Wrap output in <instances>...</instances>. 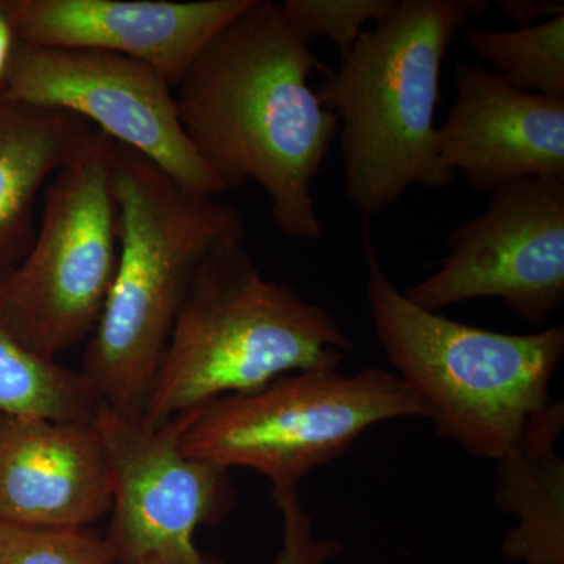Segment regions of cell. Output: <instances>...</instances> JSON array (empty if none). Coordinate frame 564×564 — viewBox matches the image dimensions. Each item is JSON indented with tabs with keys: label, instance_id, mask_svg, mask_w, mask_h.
<instances>
[{
	"label": "cell",
	"instance_id": "1",
	"mask_svg": "<svg viewBox=\"0 0 564 564\" xmlns=\"http://www.w3.org/2000/svg\"><path fill=\"white\" fill-rule=\"evenodd\" d=\"M282 3L252 0L196 55L174 88L185 135L226 191L254 182L274 226L293 240H318L313 185L339 121L311 87L328 73Z\"/></svg>",
	"mask_w": 564,
	"mask_h": 564
},
{
	"label": "cell",
	"instance_id": "2",
	"mask_svg": "<svg viewBox=\"0 0 564 564\" xmlns=\"http://www.w3.org/2000/svg\"><path fill=\"white\" fill-rule=\"evenodd\" d=\"M120 215L117 270L80 373L99 402L144 417L196 267L223 240H245L242 212L185 191L154 163L113 147Z\"/></svg>",
	"mask_w": 564,
	"mask_h": 564
},
{
	"label": "cell",
	"instance_id": "3",
	"mask_svg": "<svg viewBox=\"0 0 564 564\" xmlns=\"http://www.w3.org/2000/svg\"><path fill=\"white\" fill-rule=\"evenodd\" d=\"M488 0H397L362 33L317 95L339 121L344 187L367 217L413 187L444 188L454 176L437 150L441 69L467 22Z\"/></svg>",
	"mask_w": 564,
	"mask_h": 564
},
{
	"label": "cell",
	"instance_id": "4",
	"mask_svg": "<svg viewBox=\"0 0 564 564\" xmlns=\"http://www.w3.org/2000/svg\"><path fill=\"white\" fill-rule=\"evenodd\" d=\"M243 243L223 240L196 267L144 413L152 425L284 375L339 367L352 350L329 311L263 276Z\"/></svg>",
	"mask_w": 564,
	"mask_h": 564
},
{
	"label": "cell",
	"instance_id": "5",
	"mask_svg": "<svg viewBox=\"0 0 564 564\" xmlns=\"http://www.w3.org/2000/svg\"><path fill=\"white\" fill-rule=\"evenodd\" d=\"M366 296L397 377L429 404L436 433L475 458H500L551 403L564 326L489 332L422 310L384 272L366 231Z\"/></svg>",
	"mask_w": 564,
	"mask_h": 564
},
{
	"label": "cell",
	"instance_id": "6",
	"mask_svg": "<svg viewBox=\"0 0 564 564\" xmlns=\"http://www.w3.org/2000/svg\"><path fill=\"white\" fill-rule=\"evenodd\" d=\"M402 417L432 419V411L395 373L377 367L355 375L337 367L300 370L199 406L181 451L228 470L248 467L273 489H296L370 426Z\"/></svg>",
	"mask_w": 564,
	"mask_h": 564
},
{
	"label": "cell",
	"instance_id": "7",
	"mask_svg": "<svg viewBox=\"0 0 564 564\" xmlns=\"http://www.w3.org/2000/svg\"><path fill=\"white\" fill-rule=\"evenodd\" d=\"M113 147L95 131L52 177L28 254L0 280V322L47 359L90 339L109 296L120 248Z\"/></svg>",
	"mask_w": 564,
	"mask_h": 564
},
{
	"label": "cell",
	"instance_id": "8",
	"mask_svg": "<svg viewBox=\"0 0 564 564\" xmlns=\"http://www.w3.org/2000/svg\"><path fill=\"white\" fill-rule=\"evenodd\" d=\"M196 413L198 408L152 425L99 404L95 423L111 486L106 541L115 564H139L152 555L221 564L199 552L193 536L198 527L228 518L237 492L228 469L182 454V437Z\"/></svg>",
	"mask_w": 564,
	"mask_h": 564
},
{
	"label": "cell",
	"instance_id": "9",
	"mask_svg": "<svg viewBox=\"0 0 564 564\" xmlns=\"http://www.w3.org/2000/svg\"><path fill=\"white\" fill-rule=\"evenodd\" d=\"M3 101L74 115L143 155L185 191L217 198L228 192L185 135L174 88L147 63L20 43Z\"/></svg>",
	"mask_w": 564,
	"mask_h": 564
},
{
	"label": "cell",
	"instance_id": "10",
	"mask_svg": "<svg viewBox=\"0 0 564 564\" xmlns=\"http://www.w3.org/2000/svg\"><path fill=\"white\" fill-rule=\"evenodd\" d=\"M489 193L484 214L448 234L436 272L404 295L430 313L497 299L541 325L564 302V181L529 177Z\"/></svg>",
	"mask_w": 564,
	"mask_h": 564
},
{
	"label": "cell",
	"instance_id": "11",
	"mask_svg": "<svg viewBox=\"0 0 564 564\" xmlns=\"http://www.w3.org/2000/svg\"><path fill=\"white\" fill-rule=\"evenodd\" d=\"M252 0H6L20 43L110 52L147 63L173 88Z\"/></svg>",
	"mask_w": 564,
	"mask_h": 564
},
{
	"label": "cell",
	"instance_id": "12",
	"mask_svg": "<svg viewBox=\"0 0 564 564\" xmlns=\"http://www.w3.org/2000/svg\"><path fill=\"white\" fill-rule=\"evenodd\" d=\"M437 150L445 172L462 173L477 193L529 177L564 181V98L521 91L492 70L458 63Z\"/></svg>",
	"mask_w": 564,
	"mask_h": 564
},
{
	"label": "cell",
	"instance_id": "13",
	"mask_svg": "<svg viewBox=\"0 0 564 564\" xmlns=\"http://www.w3.org/2000/svg\"><path fill=\"white\" fill-rule=\"evenodd\" d=\"M110 510L95 422L0 415V522L90 527Z\"/></svg>",
	"mask_w": 564,
	"mask_h": 564
},
{
	"label": "cell",
	"instance_id": "14",
	"mask_svg": "<svg viewBox=\"0 0 564 564\" xmlns=\"http://www.w3.org/2000/svg\"><path fill=\"white\" fill-rule=\"evenodd\" d=\"M563 429V400L545 404L496 462L494 500L518 519L500 547L508 563L564 564Z\"/></svg>",
	"mask_w": 564,
	"mask_h": 564
},
{
	"label": "cell",
	"instance_id": "15",
	"mask_svg": "<svg viewBox=\"0 0 564 564\" xmlns=\"http://www.w3.org/2000/svg\"><path fill=\"white\" fill-rule=\"evenodd\" d=\"M95 131L66 111L0 102V280L31 248L41 188Z\"/></svg>",
	"mask_w": 564,
	"mask_h": 564
},
{
	"label": "cell",
	"instance_id": "16",
	"mask_svg": "<svg viewBox=\"0 0 564 564\" xmlns=\"http://www.w3.org/2000/svg\"><path fill=\"white\" fill-rule=\"evenodd\" d=\"M99 404L80 370L29 350L0 322V415L95 422Z\"/></svg>",
	"mask_w": 564,
	"mask_h": 564
},
{
	"label": "cell",
	"instance_id": "17",
	"mask_svg": "<svg viewBox=\"0 0 564 564\" xmlns=\"http://www.w3.org/2000/svg\"><path fill=\"white\" fill-rule=\"evenodd\" d=\"M463 41L518 90L564 98V17L514 31L466 28Z\"/></svg>",
	"mask_w": 564,
	"mask_h": 564
},
{
	"label": "cell",
	"instance_id": "18",
	"mask_svg": "<svg viewBox=\"0 0 564 564\" xmlns=\"http://www.w3.org/2000/svg\"><path fill=\"white\" fill-rule=\"evenodd\" d=\"M0 564H115L106 536L90 527L0 522Z\"/></svg>",
	"mask_w": 564,
	"mask_h": 564
},
{
	"label": "cell",
	"instance_id": "19",
	"mask_svg": "<svg viewBox=\"0 0 564 564\" xmlns=\"http://www.w3.org/2000/svg\"><path fill=\"white\" fill-rule=\"evenodd\" d=\"M397 0H284L282 9L296 33L307 44L328 39L340 57L352 50L366 25L384 20Z\"/></svg>",
	"mask_w": 564,
	"mask_h": 564
},
{
	"label": "cell",
	"instance_id": "20",
	"mask_svg": "<svg viewBox=\"0 0 564 564\" xmlns=\"http://www.w3.org/2000/svg\"><path fill=\"white\" fill-rule=\"evenodd\" d=\"M272 497L282 516V544L274 564H325L343 551L336 541L315 540L313 518L296 489H273Z\"/></svg>",
	"mask_w": 564,
	"mask_h": 564
},
{
	"label": "cell",
	"instance_id": "21",
	"mask_svg": "<svg viewBox=\"0 0 564 564\" xmlns=\"http://www.w3.org/2000/svg\"><path fill=\"white\" fill-rule=\"evenodd\" d=\"M492 6L502 11L516 28H530L564 17L563 0H497Z\"/></svg>",
	"mask_w": 564,
	"mask_h": 564
},
{
	"label": "cell",
	"instance_id": "22",
	"mask_svg": "<svg viewBox=\"0 0 564 564\" xmlns=\"http://www.w3.org/2000/svg\"><path fill=\"white\" fill-rule=\"evenodd\" d=\"M18 46H20V39H18L17 29L7 11L6 0H0V102L6 96L11 65H13Z\"/></svg>",
	"mask_w": 564,
	"mask_h": 564
},
{
	"label": "cell",
	"instance_id": "23",
	"mask_svg": "<svg viewBox=\"0 0 564 564\" xmlns=\"http://www.w3.org/2000/svg\"><path fill=\"white\" fill-rule=\"evenodd\" d=\"M139 564H187L181 562V560L173 558V556H163V555H152L144 558L143 562Z\"/></svg>",
	"mask_w": 564,
	"mask_h": 564
}]
</instances>
